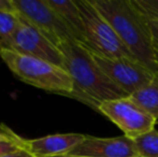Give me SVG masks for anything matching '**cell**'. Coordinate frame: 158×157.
Masks as SVG:
<instances>
[{
  "mask_svg": "<svg viewBox=\"0 0 158 157\" xmlns=\"http://www.w3.org/2000/svg\"><path fill=\"white\" fill-rule=\"evenodd\" d=\"M58 48L64 55V70L73 81V92L68 97L81 101L98 113L101 103L128 97L102 72L84 44L66 41L59 44Z\"/></svg>",
  "mask_w": 158,
  "mask_h": 157,
  "instance_id": "1",
  "label": "cell"
},
{
  "mask_svg": "<svg viewBox=\"0 0 158 157\" xmlns=\"http://www.w3.org/2000/svg\"><path fill=\"white\" fill-rule=\"evenodd\" d=\"M109 22L135 60L158 74L152 38L146 19L131 0H90Z\"/></svg>",
  "mask_w": 158,
  "mask_h": 157,
  "instance_id": "2",
  "label": "cell"
},
{
  "mask_svg": "<svg viewBox=\"0 0 158 157\" xmlns=\"http://www.w3.org/2000/svg\"><path fill=\"white\" fill-rule=\"evenodd\" d=\"M0 58L9 70L24 83L67 97L73 92L72 78L59 66L6 48L0 51Z\"/></svg>",
  "mask_w": 158,
  "mask_h": 157,
  "instance_id": "3",
  "label": "cell"
},
{
  "mask_svg": "<svg viewBox=\"0 0 158 157\" xmlns=\"http://www.w3.org/2000/svg\"><path fill=\"white\" fill-rule=\"evenodd\" d=\"M75 2L81 11L85 35L84 45L88 50L106 58L135 60L112 26L93 6L90 0H75Z\"/></svg>",
  "mask_w": 158,
  "mask_h": 157,
  "instance_id": "4",
  "label": "cell"
},
{
  "mask_svg": "<svg viewBox=\"0 0 158 157\" xmlns=\"http://www.w3.org/2000/svg\"><path fill=\"white\" fill-rule=\"evenodd\" d=\"M99 113L114 123L127 138L135 140L155 129L157 121L138 105L130 97L106 101L99 107Z\"/></svg>",
  "mask_w": 158,
  "mask_h": 157,
  "instance_id": "5",
  "label": "cell"
},
{
  "mask_svg": "<svg viewBox=\"0 0 158 157\" xmlns=\"http://www.w3.org/2000/svg\"><path fill=\"white\" fill-rule=\"evenodd\" d=\"M89 51V50H88ZM95 63L117 87L131 96L142 89L154 80L155 76L151 70L133 59L106 58L89 51Z\"/></svg>",
  "mask_w": 158,
  "mask_h": 157,
  "instance_id": "6",
  "label": "cell"
},
{
  "mask_svg": "<svg viewBox=\"0 0 158 157\" xmlns=\"http://www.w3.org/2000/svg\"><path fill=\"white\" fill-rule=\"evenodd\" d=\"M19 14L58 46L66 41H75L72 32L48 0H13Z\"/></svg>",
  "mask_w": 158,
  "mask_h": 157,
  "instance_id": "7",
  "label": "cell"
},
{
  "mask_svg": "<svg viewBox=\"0 0 158 157\" xmlns=\"http://www.w3.org/2000/svg\"><path fill=\"white\" fill-rule=\"evenodd\" d=\"M6 48L43 59L64 69V58L58 46L51 42L21 14L19 26Z\"/></svg>",
  "mask_w": 158,
  "mask_h": 157,
  "instance_id": "8",
  "label": "cell"
},
{
  "mask_svg": "<svg viewBox=\"0 0 158 157\" xmlns=\"http://www.w3.org/2000/svg\"><path fill=\"white\" fill-rule=\"evenodd\" d=\"M68 155L80 157H140L133 140L126 136L114 138L86 136L85 140Z\"/></svg>",
  "mask_w": 158,
  "mask_h": 157,
  "instance_id": "9",
  "label": "cell"
},
{
  "mask_svg": "<svg viewBox=\"0 0 158 157\" xmlns=\"http://www.w3.org/2000/svg\"><path fill=\"white\" fill-rule=\"evenodd\" d=\"M86 138L82 134H55L41 138L25 139V147L38 157L68 155Z\"/></svg>",
  "mask_w": 158,
  "mask_h": 157,
  "instance_id": "10",
  "label": "cell"
},
{
  "mask_svg": "<svg viewBox=\"0 0 158 157\" xmlns=\"http://www.w3.org/2000/svg\"><path fill=\"white\" fill-rule=\"evenodd\" d=\"M48 4L60 16L64 23L68 26L72 32L75 41L79 43H85L84 24L82 14L77 2L73 0H48Z\"/></svg>",
  "mask_w": 158,
  "mask_h": 157,
  "instance_id": "11",
  "label": "cell"
},
{
  "mask_svg": "<svg viewBox=\"0 0 158 157\" xmlns=\"http://www.w3.org/2000/svg\"><path fill=\"white\" fill-rule=\"evenodd\" d=\"M129 97L158 121V74L148 85Z\"/></svg>",
  "mask_w": 158,
  "mask_h": 157,
  "instance_id": "12",
  "label": "cell"
},
{
  "mask_svg": "<svg viewBox=\"0 0 158 157\" xmlns=\"http://www.w3.org/2000/svg\"><path fill=\"white\" fill-rule=\"evenodd\" d=\"M19 26V13L0 11V41L3 48H8Z\"/></svg>",
  "mask_w": 158,
  "mask_h": 157,
  "instance_id": "13",
  "label": "cell"
},
{
  "mask_svg": "<svg viewBox=\"0 0 158 157\" xmlns=\"http://www.w3.org/2000/svg\"><path fill=\"white\" fill-rule=\"evenodd\" d=\"M140 157H158V130L153 129L133 140Z\"/></svg>",
  "mask_w": 158,
  "mask_h": 157,
  "instance_id": "14",
  "label": "cell"
},
{
  "mask_svg": "<svg viewBox=\"0 0 158 157\" xmlns=\"http://www.w3.org/2000/svg\"><path fill=\"white\" fill-rule=\"evenodd\" d=\"M131 1L144 16L158 19V0H131Z\"/></svg>",
  "mask_w": 158,
  "mask_h": 157,
  "instance_id": "15",
  "label": "cell"
},
{
  "mask_svg": "<svg viewBox=\"0 0 158 157\" xmlns=\"http://www.w3.org/2000/svg\"><path fill=\"white\" fill-rule=\"evenodd\" d=\"M25 139L22 138L21 136L13 131L12 134V139L11 140L2 141L0 142V157L3 155H8V154L14 153L19 150L25 147V143H24Z\"/></svg>",
  "mask_w": 158,
  "mask_h": 157,
  "instance_id": "16",
  "label": "cell"
},
{
  "mask_svg": "<svg viewBox=\"0 0 158 157\" xmlns=\"http://www.w3.org/2000/svg\"><path fill=\"white\" fill-rule=\"evenodd\" d=\"M146 22H148V28L151 31V38H152V46H153V52H154L155 60H156L158 65V19H153L146 17Z\"/></svg>",
  "mask_w": 158,
  "mask_h": 157,
  "instance_id": "17",
  "label": "cell"
},
{
  "mask_svg": "<svg viewBox=\"0 0 158 157\" xmlns=\"http://www.w3.org/2000/svg\"><path fill=\"white\" fill-rule=\"evenodd\" d=\"M0 11L16 13L19 12L13 0H0Z\"/></svg>",
  "mask_w": 158,
  "mask_h": 157,
  "instance_id": "18",
  "label": "cell"
},
{
  "mask_svg": "<svg viewBox=\"0 0 158 157\" xmlns=\"http://www.w3.org/2000/svg\"><path fill=\"white\" fill-rule=\"evenodd\" d=\"M13 130L4 124H0V142L12 139Z\"/></svg>",
  "mask_w": 158,
  "mask_h": 157,
  "instance_id": "19",
  "label": "cell"
},
{
  "mask_svg": "<svg viewBox=\"0 0 158 157\" xmlns=\"http://www.w3.org/2000/svg\"><path fill=\"white\" fill-rule=\"evenodd\" d=\"M1 157H38L35 155H33L32 153H30L26 147L24 149L19 150L17 152H14V153H11V154H8V155H3Z\"/></svg>",
  "mask_w": 158,
  "mask_h": 157,
  "instance_id": "20",
  "label": "cell"
},
{
  "mask_svg": "<svg viewBox=\"0 0 158 157\" xmlns=\"http://www.w3.org/2000/svg\"><path fill=\"white\" fill-rule=\"evenodd\" d=\"M55 157H80V156H71V155H64V156H55Z\"/></svg>",
  "mask_w": 158,
  "mask_h": 157,
  "instance_id": "21",
  "label": "cell"
},
{
  "mask_svg": "<svg viewBox=\"0 0 158 157\" xmlns=\"http://www.w3.org/2000/svg\"><path fill=\"white\" fill-rule=\"evenodd\" d=\"M2 48H3V45H2V42H1V41H0V51H1V50H2Z\"/></svg>",
  "mask_w": 158,
  "mask_h": 157,
  "instance_id": "22",
  "label": "cell"
}]
</instances>
